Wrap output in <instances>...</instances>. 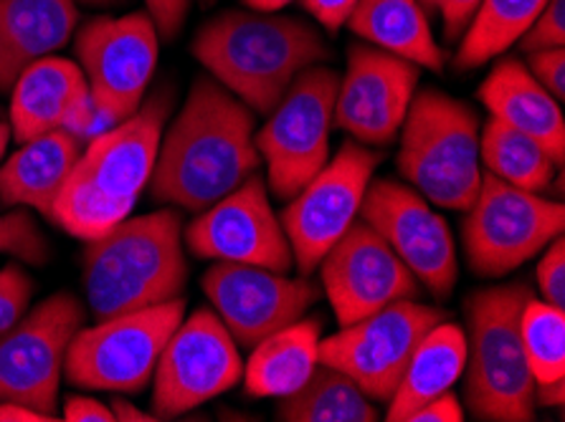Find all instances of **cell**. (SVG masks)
<instances>
[{
    "label": "cell",
    "mask_w": 565,
    "mask_h": 422,
    "mask_svg": "<svg viewBox=\"0 0 565 422\" xmlns=\"http://www.w3.org/2000/svg\"><path fill=\"white\" fill-rule=\"evenodd\" d=\"M252 109L211 76L191 86L185 107L160 140L150 191L158 203L201 213L259 167Z\"/></svg>",
    "instance_id": "cell-1"
},
{
    "label": "cell",
    "mask_w": 565,
    "mask_h": 422,
    "mask_svg": "<svg viewBox=\"0 0 565 422\" xmlns=\"http://www.w3.org/2000/svg\"><path fill=\"white\" fill-rule=\"evenodd\" d=\"M173 94L158 91L130 119L94 137L58 193L51 220L68 236L94 240L132 213L156 170Z\"/></svg>",
    "instance_id": "cell-2"
},
{
    "label": "cell",
    "mask_w": 565,
    "mask_h": 422,
    "mask_svg": "<svg viewBox=\"0 0 565 422\" xmlns=\"http://www.w3.org/2000/svg\"><path fill=\"white\" fill-rule=\"evenodd\" d=\"M193 56L252 111L271 115L299 72L330 58L320 33L277 11H226L193 39Z\"/></svg>",
    "instance_id": "cell-3"
},
{
    "label": "cell",
    "mask_w": 565,
    "mask_h": 422,
    "mask_svg": "<svg viewBox=\"0 0 565 422\" xmlns=\"http://www.w3.org/2000/svg\"><path fill=\"white\" fill-rule=\"evenodd\" d=\"M87 244L84 291L97 322L183 296L188 263L175 210L125 218Z\"/></svg>",
    "instance_id": "cell-4"
},
{
    "label": "cell",
    "mask_w": 565,
    "mask_h": 422,
    "mask_svg": "<svg viewBox=\"0 0 565 422\" xmlns=\"http://www.w3.org/2000/svg\"><path fill=\"white\" fill-rule=\"evenodd\" d=\"M530 289L522 281L479 289L467 301L465 404L477 420H535V380L520 337Z\"/></svg>",
    "instance_id": "cell-5"
},
{
    "label": "cell",
    "mask_w": 565,
    "mask_h": 422,
    "mask_svg": "<svg viewBox=\"0 0 565 422\" xmlns=\"http://www.w3.org/2000/svg\"><path fill=\"white\" fill-rule=\"evenodd\" d=\"M396 162L426 201L467 213L482 185L477 111L439 89L414 94Z\"/></svg>",
    "instance_id": "cell-6"
},
{
    "label": "cell",
    "mask_w": 565,
    "mask_h": 422,
    "mask_svg": "<svg viewBox=\"0 0 565 422\" xmlns=\"http://www.w3.org/2000/svg\"><path fill=\"white\" fill-rule=\"evenodd\" d=\"M185 316V301L140 309L79 329L66 349L64 377L82 390L140 392L156 375L170 334Z\"/></svg>",
    "instance_id": "cell-7"
},
{
    "label": "cell",
    "mask_w": 565,
    "mask_h": 422,
    "mask_svg": "<svg viewBox=\"0 0 565 422\" xmlns=\"http://www.w3.org/2000/svg\"><path fill=\"white\" fill-rule=\"evenodd\" d=\"M338 84L335 68L315 64L299 72L254 137L256 150L267 160L271 193L281 201H292L330 158Z\"/></svg>",
    "instance_id": "cell-8"
},
{
    "label": "cell",
    "mask_w": 565,
    "mask_h": 422,
    "mask_svg": "<svg viewBox=\"0 0 565 422\" xmlns=\"http://www.w3.org/2000/svg\"><path fill=\"white\" fill-rule=\"evenodd\" d=\"M465 220V253L477 275H504L520 269L547 244L563 236L565 208L541 193L522 191L494 175H482V185Z\"/></svg>",
    "instance_id": "cell-9"
},
{
    "label": "cell",
    "mask_w": 565,
    "mask_h": 422,
    "mask_svg": "<svg viewBox=\"0 0 565 422\" xmlns=\"http://www.w3.org/2000/svg\"><path fill=\"white\" fill-rule=\"evenodd\" d=\"M441 309L401 299L320 339V361L348 375L373 402H388L422 339L444 322Z\"/></svg>",
    "instance_id": "cell-10"
},
{
    "label": "cell",
    "mask_w": 565,
    "mask_h": 422,
    "mask_svg": "<svg viewBox=\"0 0 565 422\" xmlns=\"http://www.w3.org/2000/svg\"><path fill=\"white\" fill-rule=\"evenodd\" d=\"M82 324V301L58 291L0 334V402H19L58 420L66 349Z\"/></svg>",
    "instance_id": "cell-11"
},
{
    "label": "cell",
    "mask_w": 565,
    "mask_h": 422,
    "mask_svg": "<svg viewBox=\"0 0 565 422\" xmlns=\"http://www.w3.org/2000/svg\"><path fill=\"white\" fill-rule=\"evenodd\" d=\"M383 154L361 142H342L335 158L299 191L281 213V228L292 246L295 263L310 275L361 215V205Z\"/></svg>",
    "instance_id": "cell-12"
},
{
    "label": "cell",
    "mask_w": 565,
    "mask_h": 422,
    "mask_svg": "<svg viewBox=\"0 0 565 422\" xmlns=\"http://www.w3.org/2000/svg\"><path fill=\"white\" fill-rule=\"evenodd\" d=\"M158 29L148 13L99 15L76 33V58L102 117L125 122L142 107L158 66Z\"/></svg>",
    "instance_id": "cell-13"
},
{
    "label": "cell",
    "mask_w": 565,
    "mask_h": 422,
    "mask_svg": "<svg viewBox=\"0 0 565 422\" xmlns=\"http://www.w3.org/2000/svg\"><path fill=\"white\" fill-rule=\"evenodd\" d=\"M244 377L238 344L216 312L199 309L183 316L158 359L152 415L170 420L201 408Z\"/></svg>",
    "instance_id": "cell-14"
},
{
    "label": "cell",
    "mask_w": 565,
    "mask_h": 422,
    "mask_svg": "<svg viewBox=\"0 0 565 422\" xmlns=\"http://www.w3.org/2000/svg\"><path fill=\"white\" fill-rule=\"evenodd\" d=\"M361 218L381 232L393 253L434 296L451 294L459 279L457 246L447 220L429 208L422 193L393 180H371Z\"/></svg>",
    "instance_id": "cell-15"
},
{
    "label": "cell",
    "mask_w": 565,
    "mask_h": 422,
    "mask_svg": "<svg viewBox=\"0 0 565 422\" xmlns=\"http://www.w3.org/2000/svg\"><path fill=\"white\" fill-rule=\"evenodd\" d=\"M185 246L199 258L262 266L279 273H289L295 263L287 232L271 210L264 180L256 175L201 210L185 228Z\"/></svg>",
    "instance_id": "cell-16"
},
{
    "label": "cell",
    "mask_w": 565,
    "mask_h": 422,
    "mask_svg": "<svg viewBox=\"0 0 565 422\" xmlns=\"http://www.w3.org/2000/svg\"><path fill=\"white\" fill-rule=\"evenodd\" d=\"M201 286L231 337L246 349L302 318L320 296L310 279L226 261L205 271Z\"/></svg>",
    "instance_id": "cell-17"
},
{
    "label": "cell",
    "mask_w": 565,
    "mask_h": 422,
    "mask_svg": "<svg viewBox=\"0 0 565 422\" xmlns=\"http://www.w3.org/2000/svg\"><path fill=\"white\" fill-rule=\"evenodd\" d=\"M317 269L340 326L361 322L393 301L418 296L416 275L363 218L342 232Z\"/></svg>",
    "instance_id": "cell-18"
},
{
    "label": "cell",
    "mask_w": 565,
    "mask_h": 422,
    "mask_svg": "<svg viewBox=\"0 0 565 422\" xmlns=\"http://www.w3.org/2000/svg\"><path fill=\"white\" fill-rule=\"evenodd\" d=\"M418 86V66L371 43H355L338 84L335 125L361 144L385 148L396 140Z\"/></svg>",
    "instance_id": "cell-19"
},
{
    "label": "cell",
    "mask_w": 565,
    "mask_h": 422,
    "mask_svg": "<svg viewBox=\"0 0 565 422\" xmlns=\"http://www.w3.org/2000/svg\"><path fill=\"white\" fill-rule=\"evenodd\" d=\"M8 94L11 132L21 144L62 127L87 132L92 115H97L82 66L54 54L23 68Z\"/></svg>",
    "instance_id": "cell-20"
},
{
    "label": "cell",
    "mask_w": 565,
    "mask_h": 422,
    "mask_svg": "<svg viewBox=\"0 0 565 422\" xmlns=\"http://www.w3.org/2000/svg\"><path fill=\"white\" fill-rule=\"evenodd\" d=\"M477 97L494 119L533 137L555 165L565 160V122L555 101L520 58H502L479 84Z\"/></svg>",
    "instance_id": "cell-21"
},
{
    "label": "cell",
    "mask_w": 565,
    "mask_h": 422,
    "mask_svg": "<svg viewBox=\"0 0 565 422\" xmlns=\"http://www.w3.org/2000/svg\"><path fill=\"white\" fill-rule=\"evenodd\" d=\"M76 23V0H0V94L23 68L64 48Z\"/></svg>",
    "instance_id": "cell-22"
},
{
    "label": "cell",
    "mask_w": 565,
    "mask_h": 422,
    "mask_svg": "<svg viewBox=\"0 0 565 422\" xmlns=\"http://www.w3.org/2000/svg\"><path fill=\"white\" fill-rule=\"evenodd\" d=\"M79 154V134L66 127L23 142L21 150L0 167V201L6 205H29L51 218L56 197Z\"/></svg>",
    "instance_id": "cell-23"
},
{
    "label": "cell",
    "mask_w": 565,
    "mask_h": 422,
    "mask_svg": "<svg viewBox=\"0 0 565 422\" xmlns=\"http://www.w3.org/2000/svg\"><path fill=\"white\" fill-rule=\"evenodd\" d=\"M345 25L375 48L431 72L444 68V51L434 41L426 8L418 0H358Z\"/></svg>",
    "instance_id": "cell-24"
},
{
    "label": "cell",
    "mask_w": 565,
    "mask_h": 422,
    "mask_svg": "<svg viewBox=\"0 0 565 422\" xmlns=\"http://www.w3.org/2000/svg\"><path fill=\"white\" fill-rule=\"evenodd\" d=\"M467 365V334L451 322H439L418 344L406 375L388 400V422H406L414 412L449 392Z\"/></svg>",
    "instance_id": "cell-25"
},
{
    "label": "cell",
    "mask_w": 565,
    "mask_h": 422,
    "mask_svg": "<svg viewBox=\"0 0 565 422\" xmlns=\"http://www.w3.org/2000/svg\"><path fill=\"white\" fill-rule=\"evenodd\" d=\"M322 324L297 318L295 324L264 337L252 347L246 365V392L252 398H285L299 390L320 361Z\"/></svg>",
    "instance_id": "cell-26"
},
{
    "label": "cell",
    "mask_w": 565,
    "mask_h": 422,
    "mask_svg": "<svg viewBox=\"0 0 565 422\" xmlns=\"http://www.w3.org/2000/svg\"><path fill=\"white\" fill-rule=\"evenodd\" d=\"M277 418L285 422H375L379 410L348 375L317 361L299 390L279 398Z\"/></svg>",
    "instance_id": "cell-27"
},
{
    "label": "cell",
    "mask_w": 565,
    "mask_h": 422,
    "mask_svg": "<svg viewBox=\"0 0 565 422\" xmlns=\"http://www.w3.org/2000/svg\"><path fill=\"white\" fill-rule=\"evenodd\" d=\"M520 337L535 380V404L565 402V312L530 296L520 314Z\"/></svg>",
    "instance_id": "cell-28"
},
{
    "label": "cell",
    "mask_w": 565,
    "mask_h": 422,
    "mask_svg": "<svg viewBox=\"0 0 565 422\" xmlns=\"http://www.w3.org/2000/svg\"><path fill=\"white\" fill-rule=\"evenodd\" d=\"M545 3L547 0H482L467 31L461 33L454 68L472 72L515 46Z\"/></svg>",
    "instance_id": "cell-29"
},
{
    "label": "cell",
    "mask_w": 565,
    "mask_h": 422,
    "mask_svg": "<svg viewBox=\"0 0 565 422\" xmlns=\"http://www.w3.org/2000/svg\"><path fill=\"white\" fill-rule=\"evenodd\" d=\"M479 162L502 183L543 193L553 180L555 162L533 137L518 132L500 119L490 117L479 132Z\"/></svg>",
    "instance_id": "cell-30"
},
{
    "label": "cell",
    "mask_w": 565,
    "mask_h": 422,
    "mask_svg": "<svg viewBox=\"0 0 565 422\" xmlns=\"http://www.w3.org/2000/svg\"><path fill=\"white\" fill-rule=\"evenodd\" d=\"M0 253L19 256L23 261L41 266L49 258V246L29 215L8 213L0 218Z\"/></svg>",
    "instance_id": "cell-31"
},
{
    "label": "cell",
    "mask_w": 565,
    "mask_h": 422,
    "mask_svg": "<svg viewBox=\"0 0 565 422\" xmlns=\"http://www.w3.org/2000/svg\"><path fill=\"white\" fill-rule=\"evenodd\" d=\"M33 296V281L21 266L0 269V334L19 322L29 312Z\"/></svg>",
    "instance_id": "cell-32"
},
{
    "label": "cell",
    "mask_w": 565,
    "mask_h": 422,
    "mask_svg": "<svg viewBox=\"0 0 565 422\" xmlns=\"http://www.w3.org/2000/svg\"><path fill=\"white\" fill-rule=\"evenodd\" d=\"M518 43L525 54L541 48H561L565 43V0H547L541 15Z\"/></svg>",
    "instance_id": "cell-33"
},
{
    "label": "cell",
    "mask_w": 565,
    "mask_h": 422,
    "mask_svg": "<svg viewBox=\"0 0 565 422\" xmlns=\"http://www.w3.org/2000/svg\"><path fill=\"white\" fill-rule=\"evenodd\" d=\"M547 251L537 263V286H541L543 301L551 306L565 309V240L558 236L553 244L545 246Z\"/></svg>",
    "instance_id": "cell-34"
},
{
    "label": "cell",
    "mask_w": 565,
    "mask_h": 422,
    "mask_svg": "<svg viewBox=\"0 0 565 422\" xmlns=\"http://www.w3.org/2000/svg\"><path fill=\"white\" fill-rule=\"evenodd\" d=\"M525 66L530 68V74L535 76V82L541 84L555 101L565 99V51H563V46L530 51Z\"/></svg>",
    "instance_id": "cell-35"
},
{
    "label": "cell",
    "mask_w": 565,
    "mask_h": 422,
    "mask_svg": "<svg viewBox=\"0 0 565 422\" xmlns=\"http://www.w3.org/2000/svg\"><path fill=\"white\" fill-rule=\"evenodd\" d=\"M148 15L156 23L160 36L175 39L181 33L183 23L191 11V0H145Z\"/></svg>",
    "instance_id": "cell-36"
},
{
    "label": "cell",
    "mask_w": 565,
    "mask_h": 422,
    "mask_svg": "<svg viewBox=\"0 0 565 422\" xmlns=\"http://www.w3.org/2000/svg\"><path fill=\"white\" fill-rule=\"evenodd\" d=\"M465 415V404H461L457 394L449 390L422 404L406 422H461Z\"/></svg>",
    "instance_id": "cell-37"
},
{
    "label": "cell",
    "mask_w": 565,
    "mask_h": 422,
    "mask_svg": "<svg viewBox=\"0 0 565 422\" xmlns=\"http://www.w3.org/2000/svg\"><path fill=\"white\" fill-rule=\"evenodd\" d=\"M479 3H482V0H436V8H439L444 19V33H447L449 41L461 39V33L467 31V25L477 13Z\"/></svg>",
    "instance_id": "cell-38"
},
{
    "label": "cell",
    "mask_w": 565,
    "mask_h": 422,
    "mask_svg": "<svg viewBox=\"0 0 565 422\" xmlns=\"http://www.w3.org/2000/svg\"><path fill=\"white\" fill-rule=\"evenodd\" d=\"M302 6L315 15V21L328 29L330 33L340 31L345 25L348 15L353 13L358 0H302Z\"/></svg>",
    "instance_id": "cell-39"
},
{
    "label": "cell",
    "mask_w": 565,
    "mask_h": 422,
    "mask_svg": "<svg viewBox=\"0 0 565 422\" xmlns=\"http://www.w3.org/2000/svg\"><path fill=\"white\" fill-rule=\"evenodd\" d=\"M64 420L66 422H115V412L109 404L84 398V394H72L64 402Z\"/></svg>",
    "instance_id": "cell-40"
},
{
    "label": "cell",
    "mask_w": 565,
    "mask_h": 422,
    "mask_svg": "<svg viewBox=\"0 0 565 422\" xmlns=\"http://www.w3.org/2000/svg\"><path fill=\"white\" fill-rule=\"evenodd\" d=\"M0 422H51V418L19 402H0Z\"/></svg>",
    "instance_id": "cell-41"
},
{
    "label": "cell",
    "mask_w": 565,
    "mask_h": 422,
    "mask_svg": "<svg viewBox=\"0 0 565 422\" xmlns=\"http://www.w3.org/2000/svg\"><path fill=\"white\" fill-rule=\"evenodd\" d=\"M109 408H113V412H115V420H127V422H152V420H158L156 415H150V412H145V410H137L135 404H130L127 400H115L113 404H109Z\"/></svg>",
    "instance_id": "cell-42"
},
{
    "label": "cell",
    "mask_w": 565,
    "mask_h": 422,
    "mask_svg": "<svg viewBox=\"0 0 565 422\" xmlns=\"http://www.w3.org/2000/svg\"><path fill=\"white\" fill-rule=\"evenodd\" d=\"M289 3H295V0H244L246 8H252V11H281V8H287Z\"/></svg>",
    "instance_id": "cell-43"
},
{
    "label": "cell",
    "mask_w": 565,
    "mask_h": 422,
    "mask_svg": "<svg viewBox=\"0 0 565 422\" xmlns=\"http://www.w3.org/2000/svg\"><path fill=\"white\" fill-rule=\"evenodd\" d=\"M11 125H6V122H0V160H3V154H6V148H8V140H11Z\"/></svg>",
    "instance_id": "cell-44"
},
{
    "label": "cell",
    "mask_w": 565,
    "mask_h": 422,
    "mask_svg": "<svg viewBox=\"0 0 565 422\" xmlns=\"http://www.w3.org/2000/svg\"><path fill=\"white\" fill-rule=\"evenodd\" d=\"M87 3H92V6H113V3H119V0H87Z\"/></svg>",
    "instance_id": "cell-45"
},
{
    "label": "cell",
    "mask_w": 565,
    "mask_h": 422,
    "mask_svg": "<svg viewBox=\"0 0 565 422\" xmlns=\"http://www.w3.org/2000/svg\"><path fill=\"white\" fill-rule=\"evenodd\" d=\"M418 3H422L426 11H436V0H418Z\"/></svg>",
    "instance_id": "cell-46"
},
{
    "label": "cell",
    "mask_w": 565,
    "mask_h": 422,
    "mask_svg": "<svg viewBox=\"0 0 565 422\" xmlns=\"http://www.w3.org/2000/svg\"><path fill=\"white\" fill-rule=\"evenodd\" d=\"M201 3H211V0H201Z\"/></svg>",
    "instance_id": "cell-47"
}]
</instances>
